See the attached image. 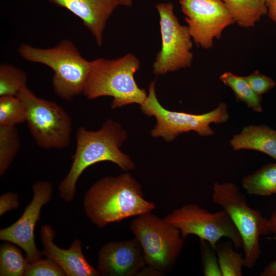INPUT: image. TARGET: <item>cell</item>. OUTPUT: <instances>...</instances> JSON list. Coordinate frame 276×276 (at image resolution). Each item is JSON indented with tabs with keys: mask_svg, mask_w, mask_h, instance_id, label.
<instances>
[{
	"mask_svg": "<svg viewBox=\"0 0 276 276\" xmlns=\"http://www.w3.org/2000/svg\"><path fill=\"white\" fill-rule=\"evenodd\" d=\"M83 205L87 217L99 227L155 208L154 203L144 198L141 185L128 173L97 181L86 192Z\"/></svg>",
	"mask_w": 276,
	"mask_h": 276,
	"instance_id": "6da1fadb",
	"label": "cell"
},
{
	"mask_svg": "<svg viewBox=\"0 0 276 276\" xmlns=\"http://www.w3.org/2000/svg\"><path fill=\"white\" fill-rule=\"evenodd\" d=\"M126 138L127 133L122 126L111 119L106 121L97 131L79 127L71 169L59 186L60 197L66 202L72 201L79 177L87 168L95 164L108 161L124 171L133 170V162L120 149Z\"/></svg>",
	"mask_w": 276,
	"mask_h": 276,
	"instance_id": "7a4b0ae2",
	"label": "cell"
},
{
	"mask_svg": "<svg viewBox=\"0 0 276 276\" xmlns=\"http://www.w3.org/2000/svg\"><path fill=\"white\" fill-rule=\"evenodd\" d=\"M140 67V60L130 53L117 59H96L91 61L83 94L88 99L111 97L113 109L133 103L141 105L148 94L134 79Z\"/></svg>",
	"mask_w": 276,
	"mask_h": 276,
	"instance_id": "3957f363",
	"label": "cell"
},
{
	"mask_svg": "<svg viewBox=\"0 0 276 276\" xmlns=\"http://www.w3.org/2000/svg\"><path fill=\"white\" fill-rule=\"evenodd\" d=\"M18 53L25 60L45 65L53 71L52 87L59 98L71 101L83 94L91 61L82 56L72 41L64 39L48 48L22 43L18 48Z\"/></svg>",
	"mask_w": 276,
	"mask_h": 276,
	"instance_id": "277c9868",
	"label": "cell"
},
{
	"mask_svg": "<svg viewBox=\"0 0 276 276\" xmlns=\"http://www.w3.org/2000/svg\"><path fill=\"white\" fill-rule=\"evenodd\" d=\"M212 200L229 215L242 238L244 266L253 268L261 255L260 237L270 233L269 219L248 205L234 182H215Z\"/></svg>",
	"mask_w": 276,
	"mask_h": 276,
	"instance_id": "5b68a950",
	"label": "cell"
},
{
	"mask_svg": "<svg viewBox=\"0 0 276 276\" xmlns=\"http://www.w3.org/2000/svg\"><path fill=\"white\" fill-rule=\"evenodd\" d=\"M155 83L156 80L150 83L147 98L140 105L144 114L153 116L156 120V124L151 131L153 137H162L170 143L179 135L191 131L201 136H209L214 133L211 124L224 123L229 119L227 105L223 102L213 110L202 114L169 110L160 104L156 97Z\"/></svg>",
	"mask_w": 276,
	"mask_h": 276,
	"instance_id": "8992f818",
	"label": "cell"
},
{
	"mask_svg": "<svg viewBox=\"0 0 276 276\" xmlns=\"http://www.w3.org/2000/svg\"><path fill=\"white\" fill-rule=\"evenodd\" d=\"M129 228L142 246L147 266L160 273L171 270L184 244L179 229L150 213L138 216Z\"/></svg>",
	"mask_w": 276,
	"mask_h": 276,
	"instance_id": "52a82bcc",
	"label": "cell"
},
{
	"mask_svg": "<svg viewBox=\"0 0 276 276\" xmlns=\"http://www.w3.org/2000/svg\"><path fill=\"white\" fill-rule=\"evenodd\" d=\"M17 96L24 106L30 134L39 147L51 149L68 146L72 122L61 106L37 97L28 87Z\"/></svg>",
	"mask_w": 276,
	"mask_h": 276,
	"instance_id": "ba28073f",
	"label": "cell"
},
{
	"mask_svg": "<svg viewBox=\"0 0 276 276\" xmlns=\"http://www.w3.org/2000/svg\"><path fill=\"white\" fill-rule=\"evenodd\" d=\"M167 222L178 228L185 239L188 235L197 236L216 248L220 240L230 239L235 249L243 247L242 238L227 212L212 213L195 204L185 205L174 210L164 218Z\"/></svg>",
	"mask_w": 276,
	"mask_h": 276,
	"instance_id": "9c48e42d",
	"label": "cell"
},
{
	"mask_svg": "<svg viewBox=\"0 0 276 276\" xmlns=\"http://www.w3.org/2000/svg\"><path fill=\"white\" fill-rule=\"evenodd\" d=\"M155 8L160 18L162 48L153 64V74L163 75L190 66L193 42L188 27L179 22L171 3H158Z\"/></svg>",
	"mask_w": 276,
	"mask_h": 276,
	"instance_id": "30bf717a",
	"label": "cell"
},
{
	"mask_svg": "<svg viewBox=\"0 0 276 276\" xmlns=\"http://www.w3.org/2000/svg\"><path fill=\"white\" fill-rule=\"evenodd\" d=\"M192 38L204 49L213 47L223 30L235 21L222 0H179Z\"/></svg>",
	"mask_w": 276,
	"mask_h": 276,
	"instance_id": "8fae6325",
	"label": "cell"
},
{
	"mask_svg": "<svg viewBox=\"0 0 276 276\" xmlns=\"http://www.w3.org/2000/svg\"><path fill=\"white\" fill-rule=\"evenodd\" d=\"M33 197L21 217L10 226L1 229L0 239L16 245L26 252L29 263L41 259L35 241L34 229L39 220L42 207L50 200L52 185L47 181H38L32 185Z\"/></svg>",
	"mask_w": 276,
	"mask_h": 276,
	"instance_id": "7c38bea8",
	"label": "cell"
},
{
	"mask_svg": "<svg viewBox=\"0 0 276 276\" xmlns=\"http://www.w3.org/2000/svg\"><path fill=\"white\" fill-rule=\"evenodd\" d=\"M97 263L100 274L107 276L139 275L147 265L135 238L105 244L99 252Z\"/></svg>",
	"mask_w": 276,
	"mask_h": 276,
	"instance_id": "4fadbf2b",
	"label": "cell"
},
{
	"mask_svg": "<svg viewBox=\"0 0 276 276\" xmlns=\"http://www.w3.org/2000/svg\"><path fill=\"white\" fill-rule=\"evenodd\" d=\"M41 239L43 244L42 254L47 258L56 262L68 276H98L100 275L86 260L82 251L80 240H75L68 249L58 247L53 242L55 233L49 225L42 226Z\"/></svg>",
	"mask_w": 276,
	"mask_h": 276,
	"instance_id": "5bb4252c",
	"label": "cell"
},
{
	"mask_svg": "<svg viewBox=\"0 0 276 276\" xmlns=\"http://www.w3.org/2000/svg\"><path fill=\"white\" fill-rule=\"evenodd\" d=\"M65 8L80 18L101 46L107 22L118 6L115 0H45Z\"/></svg>",
	"mask_w": 276,
	"mask_h": 276,
	"instance_id": "9a60e30c",
	"label": "cell"
},
{
	"mask_svg": "<svg viewBox=\"0 0 276 276\" xmlns=\"http://www.w3.org/2000/svg\"><path fill=\"white\" fill-rule=\"evenodd\" d=\"M234 151L252 150L265 153L276 160V130L265 125L245 126L229 141Z\"/></svg>",
	"mask_w": 276,
	"mask_h": 276,
	"instance_id": "2e32d148",
	"label": "cell"
},
{
	"mask_svg": "<svg viewBox=\"0 0 276 276\" xmlns=\"http://www.w3.org/2000/svg\"><path fill=\"white\" fill-rule=\"evenodd\" d=\"M239 27H253L267 15L266 0H222Z\"/></svg>",
	"mask_w": 276,
	"mask_h": 276,
	"instance_id": "e0dca14e",
	"label": "cell"
},
{
	"mask_svg": "<svg viewBox=\"0 0 276 276\" xmlns=\"http://www.w3.org/2000/svg\"><path fill=\"white\" fill-rule=\"evenodd\" d=\"M242 186L251 195L269 196L276 194V163H268L244 176Z\"/></svg>",
	"mask_w": 276,
	"mask_h": 276,
	"instance_id": "ac0fdd59",
	"label": "cell"
},
{
	"mask_svg": "<svg viewBox=\"0 0 276 276\" xmlns=\"http://www.w3.org/2000/svg\"><path fill=\"white\" fill-rule=\"evenodd\" d=\"M220 80L234 92L237 101L245 103L248 108L257 112L262 111V98L257 94L244 79L231 72H225L220 76Z\"/></svg>",
	"mask_w": 276,
	"mask_h": 276,
	"instance_id": "d6986e66",
	"label": "cell"
},
{
	"mask_svg": "<svg viewBox=\"0 0 276 276\" xmlns=\"http://www.w3.org/2000/svg\"><path fill=\"white\" fill-rule=\"evenodd\" d=\"M21 251L9 243L1 245L0 248V275H24L29 264Z\"/></svg>",
	"mask_w": 276,
	"mask_h": 276,
	"instance_id": "ffe728a7",
	"label": "cell"
},
{
	"mask_svg": "<svg viewBox=\"0 0 276 276\" xmlns=\"http://www.w3.org/2000/svg\"><path fill=\"white\" fill-rule=\"evenodd\" d=\"M20 148V139L15 126L0 125V176L8 170Z\"/></svg>",
	"mask_w": 276,
	"mask_h": 276,
	"instance_id": "44dd1931",
	"label": "cell"
},
{
	"mask_svg": "<svg viewBox=\"0 0 276 276\" xmlns=\"http://www.w3.org/2000/svg\"><path fill=\"white\" fill-rule=\"evenodd\" d=\"M231 242L217 243L216 252L222 276H241L244 266V256L233 249Z\"/></svg>",
	"mask_w": 276,
	"mask_h": 276,
	"instance_id": "7402d4cb",
	"label": "cell"
},
{
	"mask_svg": "<svg viewBox=\"0 0 276 276\" xmlns=\"http://www.w3.org/2000/svg\"><path fill=\"white\" fill-rule=\"evenodd\" d=\"M27 75L19 67L11 64L0 65V97L15 96L27 87Z\"/></svg>",
	"mask_w": 276,
	"mask_h": 276,
	"instance_id": "603a6c76",
	"label": "cell"
},
{
	"mask_svg": "<svg viewBox=\"0 0 276 276\" xmlns=\"http://www.w3.org/2000/svg\"><path fill=\"white\" fill-rule=\"evenodd\" d=\"M26 120L25 109L18 96L0 97V125L15 126Z\"/></svg>",
	"mask_w": 276,
	"mask_h": 276,
	"instance_id": "cb8c5ba5",
	"label": "cell"
},
{
	"mask_svg": "<svg viewBox=\"0 0 276 276\" xmlns=\"http://www.w3.org/2000/svg\"><path fill=\"white\" fill-rule=\"evenodd\" d=\"M200 248L203 275L222 276L216 248L205 240H200Z\"/></svg>",
	"mask_w": 276,
	"mask_h": 276,
	"instance_id": "d4e9b609",
	"label": "cell"
},
{
	"mask_svg": "<svg viewBox=\"0 0 276 276\" xmlns=\"http://www.w3.org/2000/svg\"><path fill=\"white\" fill-rule=\"evenodd\" d=\"M26 276H63L66 275L61 267L53 260L40 259L29 263L25 271Z\"/></svg>",
	"mask_w": 276,
	"mask_h": 276,
	"instance_id": "484cf974",
	"label": "cell"
},
{
	"mask_svg": "<svg viewBox=\"0 0 276 276\" xmlns=\"http://www.w3.org/2000/svg\"><path fill=\"white\" fill-rule=\"evenodd\" d=\"M244 77L253 90L261 96L270 91L276 84L272 79L260 73L258 70Z\"/></svg>",
	"mask_w": 276,
	"mask_h": 276,
	"instance_id": "4316f807",
	"label": "cell"
},
{
	"mask_svg": "<svg viewBox=\"0 0 276 276\" xmlns=\"http://www.w3.org/2000/svg\"><path fill=\"white\" fill-rule=\"evenodd\" d=\"M18 196L16 193H7L0 198V216L19 206Z\"/></svg>",
	"mask_w": 276,
	"mask_h": 276,
	"instance_id": "83f0119b",
	"label": "cell"
},
{
	"mask_svg": "<svg viewBox=\"0 0 276 276\" xmlns=\"http://www.w3.org/2000/svg\"><path fill=\"white\" fill-rule=\"evenodd\" d=\"M268 17L276 23V0H266Z\"/></svg>",
	"mask_w": 276,
	"mask_h": 276,
	"instance_id": "f1b7e54d",
	"label": "cell"
},
{
	"mask_svg": "<svg viewBox=\"0 0 276 276\" xmlns=\"http://www.w3.org/2000/svg\"><path fill=\"white\" fill-rule=\"evenodd\" d=\"M259 275L260 276H276V260L269 262Z\"/></svg>",
	"mask_w": 276,
	"mask_h": 276,
	"instance_id": "f546056e",
	"label": "cell"
},
{
	"mask_svg": "<svg viewBox=\"0 0 276 276\" xmlns=\"http://www.w3.org/2000/svg\"><path fill=\"white\" fill-rule=\"evenodd\" d=\"M270 233L276 235V211H274L269 219Z\"/></svg>",
	"mask_w": 276,
	"mask_h": 276,
	"instance_id": "4dcf8cb0",
	"label": "cell"
},
{
	"mask_svg": "<svg viewBox=\"0 0 276 276\" xmlns=\"http://www.w3.org/2000/svg\"><path fill=\"white\" fill-rule=\"evenodd\" d=\"M118 6H122L130 7L132 5L133 0H115Z\"/></svg>",
	"mask_w": 276,
	"mask_h": 276,
	"instance_id": "1f68e13d",
	"label": "cell"
}]
</instances>
